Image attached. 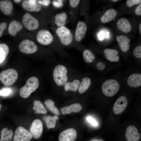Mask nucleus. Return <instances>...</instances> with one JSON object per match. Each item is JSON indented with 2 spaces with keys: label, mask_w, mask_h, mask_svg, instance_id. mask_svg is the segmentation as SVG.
Wrapping results in <instances>:
<instances>
[{
  "label": "nucleus",
  "mask_w": 141,
  "mask_h": 141,
  "mask_svg": "<svg viewBox=\"0 0 141 141\" xmlns=\"http://www.w3.org/2000/svg\"><path fill=\"white\" fill-rule=\"evenodd\" d=\"M79 71L69 64L55 62L51 72L53 85L62 89L65 84Z\"/></svg>",
  "instance_id": "1"
},
{
  "label": "nucleus",
  "mask_w": 141,
  "mask_h": 141,
  "mask_svg": "<svg viewBox=\"0 0 141 141\" xmlns=\"http://www.w3.org/2000/svg\"><path fill=\"white\" fill-rule=\"evenodd\" d=\"M124 86L127 89L136 90L141 87V69L136 66H131L123 72Z\"/></svg>",
  "instance_id": "2"
},
{
  "label": "nucleus",
  "mask_w": 141,
  "mask_h": 141,
  "mask_svg": "<svg viewBox=\"0 0 141 141\" xmlns=\"http://www.w3.org/2000/svg\"><path fill=\"white\" fill-rule=\"evenodd\" d=\"M98 79L97 75L91 72L83 73L80 83L77 92L80 94L86 93L96 87Z\"/></svg>",
  "instance_id": "3"
},
{
  "label": "nucleus",
  "mask_w": 141,
  "mask_h": 141,
  "mask_svg": "<svg viewBox=\"0 0 141 141\" xmlns=\"http://www.w3.org/2000/svg\"><path fill=\"white\" fill-rule=\"evenodd\" d=\"M90 67L96 71L98 77L108 76L119 69V67L108 61L101 60H96Z\"/></svg>",
  "instance_id": "4"
},
{
  "label": "nucleus",
  "mask_w": 141,
  "mask_h": 141,
  "mask_svg": "<svg viewBox=\"0 0 141 141\" xmlns=\"http://www.w3.org/2000/svg\"><path fill=\"white\" fill-rule=\"evenodd\" d=\"M39 85V80L37 77H32L29 78L27 80L25 85L20 89V96L24 98H27L31 93L38 88Z\"/></svg>",
  "instance_id": "5"
},
{
  "label": "nucleus",
  "mask_w": 141,
  "mask_h": 141,
  "mask_svg": "<svg viewBox=\"0 0 141 141\" xmlns=\"http://www.w3.org/2000/svg\"><path fill=\"white\" fill-rule=\"evenodd\" d=\"M83 73L80 72L70 78L64 85L62 89L66 92L76 93L79 88Z\"/></svg>",
  "instance_id": "6"
},
{
  "label": "nucleus",
  "mask_w": 141,
  "mask_h": 141,
  "mask_svg": "<svg viewBox=\"0 0 141 141\" xmlns=\"http://www.w3.org/2000/svg\"><path fill=\"white\" fill-rule=\"evenodd\" d=\"M18 77V73L15 70L9 68L2 71L0 73V80L4 85L9 86L15 82Z\"/></svg>",
  "instance_id": "7"
},
{
  "label": "nucleus",
  "mask_w": 141,
  "mask_h": 141,
  "mask_svg": "<svg viewBox=\"0 0 141 141\" xmlns=\"http://www.w3.org/2000/svg\"><path fill=\"white\" fill-rule=\"evenodd\" d=\"M103 53L108 61L118 67L122 66V64L120 61V57L118 55L119 52L117 50L106 48L104 49Z\"/></svg>",
  "instance_id": "8"
},
{
  "label": "nucleus",
  "mask_w": 141,
  "mask_h": 141,
  "mask_svg": "<svg viewBox=\"0 0 141 141\" xmlns=\"http://www.w3.org/2000/svg\"><path fill=\"white\" fill-rule=\"evenodd\" d=\"M56 33L63 45L67 46L71 43L73 37L69 29L64 26H62L57 30Z\"/></svg>",
  "instance_id": "9"
},
{
  "label": "nucleus",
  "mask_w": 141,
  "mask_h": 141,
  "mask_svg": "<svg viewBox=\"0 0 141 141\" xmlns=\"http://www.w3.org/2000/svg\"><path fill=\"white\" fill-rule=\"evenodd\" d=\"M32 138L30 132L22 126L15 130L13 141H30Z\"/></svg>",
  "instance_id": "10"
},
{
  "label": "nucleus",
  "mask_w": 141,
  "mask_h": 141,
  "mask_svg": "<svg viewBox=\"0 0 141 141\" xmlns=\"http://www.w3.org/2000/svg\"><path fill=\"white\" fill-rule=\"evenodd\" d=\"M22 22L24 26L29 30H35L38 28L39 25L38 20L28 13L24 14Z\"/></svg>",
  "instance_id": "11"
},
{
  "label": "nucleus",
  "mask_w": 141,
  "mask_h": 141,
  "mask_svg": "<svg viewBox=\"0 0 141 141\" xmlns=\"http://www.w3.org/2000/svg\"><path fill=\"white\" fill-rule=\"evenodd\" d=\"M37 39L40 44L44 45H47L52 42L53 37L49 31L42 29L38 32L37 34Z\"/></svg>",
  "instance_id": "12"
},
{
  "label": "nucleus",
  "mask_w": 141,
  "mask_h": 141,
  "mask_svg": "<svg viewBox=\"0 0 141 141\" xmlns=\"http://www.w3.org/2000/svg\"><path fill=\"white\" fill-rule=\"evenodd\" d=\"M19 47L21 52L26 54L33 53L38 50V47L35 43L27 39L22 41L19 44Z\"/></svg>",
  "instance_id": "13"
},
{
  "label": "nucleus",
  "mask_w": 141,
  "mask_h": 141,
  "mask_svg": "<svg viewBox=\"0 0 141 141\" xmlns=\"http://www.w3.org/2000/svg\"><path fill=\"white\" fill-rule=\"evenodd\" d=\"M128 103L127 98L124 95L120 96L114 104L113 110L116 114H120L125 109Z\"/></svg>",
  "instance_id": "14"
},
{
  "label": "nucleus",
  "mask_w": 141,
  "mask_h": 141,
  "mask_svg": "<svg viewBox=\"0 0 141 141\" xmlns=\"http://www.w3.org/2000/svg\"><path fill=\"white\" fill-rule=\"evenodd\" d=\"M43 125L42 121L39 119L34 120L30 128V132L32 138L37 139L41 136L43 131Z\"/></svg>",
  "instance_id": "15"
},
{
  "label": "nucleus",
  "mask_w": 141,
  "mask_h": 141,
  "mask_svg": "<svg viewBox=\"0 0 141 141\" xmlns=\"http://www.w3.org/2000/svg\"><path fill=\"white\" fill-rule=\"evenodd\" d=\"M77 134L75 130L69 128L61 132L58 137L59 141H74L76 139Z\"/></svg>",
  "instance_id": "16"
},
{
  "label": "nucleus",
  "mask_w": 141,
  "mask_h": 141,
  "mask_svg": "<svg viewBox=\"0 0 141 141\" xmlns=\"http://www.w3.org/2000/svg\"><path fill=\"white\" fill-rule=\"evenodd\" d=\"M126 138L128 141H138L141 137L137 128L133 125H130L127 128L125 133Z\"/></svg>",
  "instance_id": "17"
},
{
  "label": "nucleus",
  "mask_w": 141,
  "mask_h": 141,
  "mask_svg": "<svg viewBox=\"0 0 141 141\" xmlns=\"http://www.w3.org/2000/svg\"><path fill=\"white\" fill-rule=\"evenodd\" d=\"M87 30V26L85 23L80 21L78 23L75 35V38L77 41L80 42L84 39Z\"/></svg>",
  "instance_id": "18"
},
{
  "label": "nucleus",
  "mask_w": 141,
  "mask_h": 141,
  "mask_svg": "<svg viewBox=\"0 0 141 141\" xmlns=\"http://www.w3.org/2000/svg\"><path fill=\"white\" fill-rule=\"evenodd\" d=\"M37 1L35 0H24L22 3L23 8L26 10L30 11H40L42 7L41 5L37 2Z\"/></svg>",
  "instance_id": "19"
},
{
  "label": "nucleus",
  "mask_w": 141,
  "mask_h": 141,
  "mask_svg": "<svg viewBox=\"0 0 141 141\" xmlns=\"http://www.w3.org/2000/svg\"><path fill=\"white\" fill-rule=\"evenodd\" d=\"M116 39L121 51L124 53L127 52L130 47L129 43L131 40L130 39L126 36L121 35L117 36Z\"/></svg>",
  "instance_id": "20"
},
{
  "label": "nucleus",
  "mask_w": 141,
  "mask_h": 141,
  "mask_svg": "<svg viewBox=\"0 0 141 141\" xmlns=\"http://www.w3.org/2000/svg\"><path fill=\"white\" fill-rule=\"evenodd\" d=\"M82 107L80 104L76 103L69 106L63 107L60 109V111L63 115L69 114L72 112L77 113L80 111Z\"/></svg>",
  "instance_id": "21"
},
{
  "label": "nucleus",
  "mask_w": 141,
  "mask_h": 141,
  "mask_svg": "<svg viewBox=\"0 0 141 141\" xmlns=\"http://www.w3.org/2000/svg\"><path fill=\"white\" fill-rule=\"evenodd\" d=\"M118 28L122 32L127 33L131 30V26L128 20L124 18L119 19L117 22Z\"/></svg>",
  "instance_id": "22"
},
{
  "label": "nucleus",
  "mask_w": 141,
  "mask_h": 141,
  "mask_svg": "<svg viewBox=\"0 0 141 141\" xmlns=\"http://www.w3.org/2000/svg\"><path fill=\"white\" fill-rule=\"evenodd\" d=\"M83 56L84 60L89 67L96 60V56L94 54L88 49H85L83 51Z\"/></svg>",
  "instance_id": "23"
},
{
  "label": "nucleus",
  "mask_w": 141,
  "mask_h": 141,
  "mask_svg": "<svg viewBox=\"0 0 141 141\" xmlns=\"http://www.w3.org/2000/svg\"><path fill=\"white\" fill-rule=\"evenodd\" d=\"M13 7V4L10 1H0V10L5 15L10 14L12 13Z\"/></svg>",
  "instance_id": "24"
},
{
  "label": "nucleus",
  "mask_w": 141,
  "mask_h": 141,
  "mask_svg": "<svg viewBox=\"0 0 141 141\" xmlns=\"http://www.w3.org/2000/svg\"><path fill=\"white\" fill-rule=\"evenodd\" d=\"M117 14L116 11L114 9H111L107 10L101 18V21L106 23L113 20Z\"/></svg>",
  "instance_id": "25"
},
{
  "label": "nucleus",
  "mask_w": 141,
  "mask_h": 141,
  "mask_svg": "<svg viewBox=\"0 0 141 141\" xmlns=\"http://www.w3.org/2000/svg\"><path fill=\"white\" fill-rule=\"evenodd\" d=\"M22 26L19 22L13 21L9 24L8 31L9 33L13 36H15L17 32L22 29Z\"/></svg>",
  "instance_id": "26"
},
{
  "label": "nucleus",
  "mask_w": 141,
  "mask_h": 141,
  "mask_svg": "<svg viewBox=\"0 0 141 141\" xmlns=\"http://www.w3.org/2000/svg\"><path fill=\"white\" fill-rule=\"evenodd\" d=\"M58 118V117L56 115L53 116L45 115L43 117V120L46 123V127L49 129L55 127L56 120Z\"/></svg>",
  "instance_id": "27"
},
{
  "label": "nucleus",
  "mask_w": 141,
  "mask_h": 141,
  "mask_svg": "<svg viewBox=\"0 0 141 141\" xmlns=\"http://www.w3.org/2000/svg\"><path fill=\"white\" fill-rule=\"evenodd\" d=\"M33 109L35 113L45 114L47 111L43 106L41 101L39 100H35L33 102Z\"/></svg>",
  "instance_id": "28"
},
{
  "label": "nucleus",
  "mask_w": 141,
  "mask_h": 141,
  "mask_svg": "<svg viewBox=\"0 0 141 141\" xmlns=\"http://www.w3.org/2000/svg\"><path fill=\"white\" fill-rule=\"evenodd\" d=\"M13 134L11 130H8L7 127L3 128L1 132L0 141H11Z\"/></svg>",
  "instance_id": "29"
},
{
  "label": "nucleus",
  "mask_w": 141,
  "mask_h": 141,
  "mask_svg": "<svg viewBox=\"0 0 141 141\" xmlns=\"http://www.w3.org/2000/svg\"><path fill=\"white\" fill-rule=\"evenodd\" d=\"M44 104L51 112L57 115H60V112L55 105V102L49 99H47L45 101Z\"/></svg>",
  "instance_id": "30"
},
{
  "label": "nucleus",
  "mask_w": 141,
  "mask_h": 141,
  "mask_svg": "<svg viewBox=\"0 0 141 141\" xmlns=\"http://www.w3.org/2000/svg\"><path fill=\"white\" fill-rule=\"evenodd\" d=\"M67 17V14L64 12L57 14L55 16V23L57 26H63L66 23Z\"/></svg>",
  "instance_id": "31"
},
{
  "label": "nucleus",
  "mask_w": 141,
  "mask_h": 141,
  "mask_svg": "<svg viewBox=\"0 0 141 141\" xmlns=\"http://www.w3.org/2000/svg\"><path fill=\"white\" fill-rule=\"evenodd\" d=\"M9 52V48L7 45L4 43L0 44V63L4 61Z\"/></svg>",
  "instance_id": "32"
},
{
  "label": "nucleus",
  "mask_w": 141,
  "mask_h": 141,
  "mask_svg": "<svg viewBox=\"0 0 141 141\" xmlns=\"http://www.w3.org/2000/svg\"><path fill=\"white\" fill-rule=\"evenodd\" d=\"M133 56L141 61V45H138L135 47L133 51Z\"/></svg>",
  "instance_id": "33"
},
{
  "label": "nucleus",
  "mask_w": 141,
  "mask_h": 141,
  "mask_svg": "<svg viewBox=\"0 0 141 141\" xmlns=\"http://www.w3.org/2000/svg\"><path fill=\"white\" fill-rule=\"evenodd\" d=\"M11 90L9 88H4L0 90V96H7L10 94Z\"/></svg>",
  "instance_id": "34"
},
{
  "label": "nucleus",
  "mask_w": 141,
  "mask_h": 141,
  "mask_svg": "<svg viewBox=\"0 0 141 141\" xmlns=\"http://www.w3.org/2000/svg\"><path fill=\"white\" fill-rule=\"evenodd\" d=\"M140 0H128L126 1L127 6L129 7L141 3Z\"/></svg>",
  "instance_id": "35"
},
{
  "label": "nucleus",
  "mask_w": 141,
  "mask_h": 141,
  "mask_svg": "<svg viewBox=\"0 0 141 141\" xmlns=\"http://www.w3.org/2000/svg\"><path fill=\"white\" fill-rule=\"evenodd\" d=\"M86 119L90 123L92 126H96L98 125L97 122L96 120L91 116H88L86 118Z\"/></svg>",
  "instance_id": "36"
},
{
  "label": "nucleus",
  "mask_w": 141,
  "mask_h": 141,
  "mask_svg": "<svg viewBox=\"0 0 141 141\" xmlns=\"http://www.w3.org/2000/svg\"><path fill=\"white\" fill-rule=\"evenodd\" d=\"M63 1L61 0H53L52 3L53 5L55 7H60L63 5Z\"/></svg>",
  "instance_id": "37"
},
{
  "label": "nucleus",
  "mask_w": 141,
  "mask_h": 141,
  "mask_svg": "<svg viewBox=\"0 0 141 141\" xmlns=\"http://www.w3.org/2000/svg\"><path fill=\"white\" fill-rule=\"evenodd\" d=\"M7 26V24L5 22H3L0 24V37L2 36L3 32L6 29Z\"/></svg>",
  "instance_id": "38"
},
{
  "label": "nucleus",
  "mask_w": 141,
  "mask_h": 141,
  "mask_svg": "<svg viewBox=\"0 0 141 141\" xmlns=\"http://www.w3.org/2000/svg\"><path fill=\"white\" fill-rule=\"evenodd\" d=\"M80 0H70L69 2L72 8H75L77 7L79 4Z\"/></svg>",
  "instance_id": "39"
},
{
  "label": "nucleus",
  "mask_w": 141,
  "mask_h": 141,
  "mask_svg": "<svg viewBox=\"0 0 141 141\" xmlns=\"http://www.w3.org/2000/svg\"><path fill=\"white\" fill-rule=\"evenodd\" d=\"M37 2L40 4L46 6H48L50 3L51 1L49 0H38Z\"/></svg>",
  "instance_id": "40"
},
{
  "label": "nucleus",
  "mask_w": 141,
  "mask_h": 141,
  "mask_svg": "<svg viewBox=\"0 0 141 141\" xmlns=\"http://www.w3.org/2000/svg\"><path fill=\"white\" fill-rule=\"evenodd\" d=\"M135 13L138 15H141V4L140 3L136 8L135 10Z\"/></svg>",
  "instance_id": "41"
},
{
  "label": "nucleus",
  "mask_w": 141,
  "mask_h": 141,
  "mask_svg": "<svg viewBox=\"0 0 141 141\" xmlns=\"http://www.w3.org/2000/svg\"><path fill=\"white\" fill-rule=\"evenodd\" d=\"M99 37V39L102 40L105 38V35L102 32H100L98 35Z\"/></svg>",
  "instance_id": "42"
},
{
  "label": "nucleus",
  "mask_w": 141,
  "mask_h": 141,
  "mask_svg": "<svg viewBox=\"0 0 141 141\" xmlns=\"http://www.w3.org/2000/svg\"><path fill=\"white\" fill-rule=\"evenodd\" d=\"M139 31L140 35H141V24L140 23L139 26Z\"/></svg>",
  "instance_id": "43"
},
{
  "label": "nucleus",
  "mask_w": 141,
  "mask_h": 141,
  "mask_svg": "<svg viewBox=\"0 0 141 141\" xmlns=\"http://www.w3.org/2000/svg\"><path fill=\"white\" fill-rule=\"evenodd\" d=\"M111 1L113 2H117V1H118V0H111Z\"/></svg>",
  "instance_id": "44"
},
{
  "label": "nucleus",
  "mask_w": 141,
  "mask_h": 141,
  "mask_svg": "<svg viewBox=\"0 0 141 141\" xmlns=\"http://www.w3.org/2000/svg\"><path fill=\"white\" fill-rule=\"evenodd\" d=\"M14 1L16 2H20L21 0H14Z\"/></svg>",
  "instance_id": "45"
},
{
  "label": "nucleus",
  "mask_w": 141,
  "mask_h": 141,
  "mask_svg": "<svg viewBox=\"0 0 141 141\" xmlns=\"http://www.w3.org/2000/svg\"><path fill=\"white\" fill-rule=\"evenodd\" d=\"M1 106H2L0 104V111L1 109Z\"/></svg>",
  "instance_id": "46"
}]
</instances>
